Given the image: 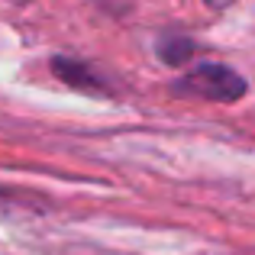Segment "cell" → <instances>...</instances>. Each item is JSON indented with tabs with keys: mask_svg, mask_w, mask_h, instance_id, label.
Here are the masks:
<instances>
[{
	"mask_svg": "<svg viewBox=\"0 0 255 255\" xmlns=\"http://www.w3.org/2000/svg\"><path fill=\"white\" fill-rule=\"evenodd\" d=\"M171 94L191 100H210V104H236L249 94V81L236 68L220 62H204L197 68L184 71L171 84Z\"/></svg>",
	"mask_w": 255,
	"mask_h": 255,
	"instance_id": "1",
	"label": "cell"
},
{
	"mask_svg": "<svg viewBox=\"0 0 255 255\" xmlns=\"http://www.w3.org/2000/svg\"><path fill=\"white\" fill-rule=\"evenodd\" d=\"M52 75L62 84L75 87V91H84V94H104L107 87H110L100 71H94L87 62H78V58H68V55L52 58Z\"/></svg>",
	"mask_w": 255,
	"mask_h": 255,
	"instance_id": "2",
	"label": "cell"
},
{
	"mask_svg": "<svg viewBox=\"0 0 255 255\" xmlns=\"http://www.w3.org/2000/svg\"><path fill=\"white\" fill-rule=\"evenodd\" d=\"M158 58H162L165 65H171V68H181L184 62H191L194 52H197V42H194L191 36H184V32H165L162 39H158L155 45Z\"/></svg>",
	"mask_w": 255,
	"mask_h": 255,
	"instance_id": "3",
	"label": "cell"
},
{
	"mask_svg": "<svg viewBox=\"0 0 255 255\" xmlns=\"http://www.w3.org/2000/svg\"><path fill=\"white\" fill-rule=\"evenodd\" d=\"M204 3L210 6V10H226V6H233L236 0H204Z\"/></svg>",
	"mask_w": 255,
	"mask_h": 255,
	"instance_id": "4",
	"label": "cell"
}]
</instances>
